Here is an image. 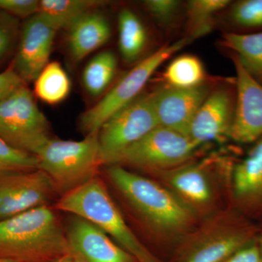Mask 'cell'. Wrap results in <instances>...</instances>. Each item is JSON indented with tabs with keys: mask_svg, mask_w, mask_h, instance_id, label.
<instances>
[{
	"mask_svg": "<svg viewBox=\"0 0 262 262\" xmlns=\"http://www.w3.org/2000/svg\"><path fill=\"white\" fill-rule=\"evenodd\" d=\"M0 262H15V261H13V260L6 259V258H0Z\"/></svg>",
	"mask_w": 262,
	"mask_h": 262,
	"instance_id": "cell-35",
	"label": "cell"
},
{
	"mask_svg": "<svg viewBox=\"0 0 262 262\" xmlns=\"http://www.w3.org/2000/svg\"><path fill=\"white\" fill-rule=\"evenodd\" d=\"M34 82V94L43 102L51 105L64 101L72 86L70 77L58 61L49 62Z\"/></svg>",
	"mask_w": 262,
	"mask_h": 262,
	"instance_id": "cell-24",
	"label": "cell"
},
{
	"mask_svg": "<svg viewBox=\"0 0 262 262\" xmlns=\"http://www.w3.org/2000/svg\"><path fill=\"white\" fill-rule=\"evenodd\" d=\"M251 243L252 235L249 231L234 229L222 232L193 246L180 262H223Z\"/></svg>",
	"mask_w": 262,
	"mask_h": 262,
	"instance_id": "cell-17",
	"label": "cell"
},
{
	"mask_svg": "<svg viewBox=\"0 0 262 262\" xmlns=\"http://www.w3.org/2000/svg\"><path fill=\"white\" fill-rule=\"evenodd\" d=\"M38 0H0V10L17 18H29L39 13Z\"/></svg>",
	"mask_w": 262,
	"mask_h": 262,
	"instance_id": "cell-30",
	"label": "cell"
},
{
	"mask_svg": "<svg viewBox=\"0 0 262 262\" xmlns=\"http://www.w3.org/2000/svg\"><path fill=\"white\" fill-rule=\"evenodd\" d=\"M217 80L192 89H176L161 84L151 91L160 126L188 136L189 127Z\"/></svg>",
	"mask_w": 262,
	"mask_h": 262,
	"instance_id": "cell-12",
	"label": "cell"
},
{
	"mask_svg": "<svg viewBox=\"0 0 262 262\" xmlns=\"http://www.w3.org/2000/svg\"><path fill=\"white\" fill-rule=\"evenodd\" d=\"M56 209L94 224L138 262H161L144 246L127 225L102 181L95 177L61 196Z\"/></svg>",
	"mask_w": 262,
	"mask_h": 262,
	"instance_id": "cell-2",
	"label": "cell"
},
{
	"mask_svg": "<svg viewBox=\"0 0 262 262\" xmlns=\"http://www.w3.org/2000/svg\"><path fill=\"white\" fill-rule=\"evenodd\" d=\"M236 105L235 80H217L198 110L188 136L198 145L229 138Z\"/></svg>",
	"mask_w": 262,
	"mask_h": 262,
	"instance_id": "cell-9",
	"label": "cell"
},
{
	"mask_svg": "<svg viewBox=\"0 0 262 262\" xmlns=\"http://www.w3.org/2000/svg\"><path fill=\"white\" fill-rule=\"evenodd\" d=\"M236 105L229 138L242 144L262 136V84L255 80L234 57Z\"/></svg>",
	"mask_w": 262,
	"mask_h": 262,
	"instance_id": "cell-13",
	"label": "cell"
},
{
	"mask_svg": "<svg viewBox=\"0 0 262 262\" xmlns=\"http://www.w3.org/2000/svg\"><path fill=\"white\" fill-rule=\"evenodd\" d=\"M199 147L189 136L160 125L125 150L117 163L144 169L174 168L187 163Z\"/></svg>",
	"mask_w": 262,
	"mask_h": 262,
	"instance_id": "cell-8",
	"label": "cell"
},
{
	"mask_svg": "<svg viewBox=\"0 0 262 262\" xmlns=\"http://www.w3.org/2000/svg\"><path fill=\"white\" fill-rule=\"evenodd\" d=\"M258 250H259L260 255H261V260H262V234L258 237L257 243Z\"/></svg>",
	"mask_w": 262,
	"mask_h": 262,
	"instance_id": "cell-34",
	"label": "cell"
},
{
	"mask_svg": "<svg viewBox=\"0 0 262 262\" xmlns=\"http://www.w3.org/2000/svg\"><path fill=\"white\" fill-rule=\"evenodd\" d=\"M57 31L39 13L24 22L20 28L18 47L12 63L24 83L34 82L49 63Z\"/></svg>",
	"mask_w": 262,
	"mask_h": 262,
	"instance_id": "cell-11",
	"label": "cell"
},
{
	"mask_svg": "<svg viewBox=\"0 0 262 262\" xmlns=\"http://www.w3.org/2000/svg\"><path fill=\"white\" fill-rule=\"evenodd\" d=\"M192 41L184 37L166 44L139 61L122 76L96 104L81 116L80 125L86 135L98 134L103 123L119 110L134 101L163 62Z\"/></svg>",
	"mask_w": 262,
	"mask_h": 262,
	"instance_id": "cell-5",
	"label": "cell"
},
{
	"mask_svg": "<svg viewBox=\"0 0 262 262\" xmlns=\"http://www.w3.org/2000/svg\"><path fill=\"white\" fill-rule=\"evenodd\" d=\"M143 4L158 25L165 29L174 27L184 9L182 2L177 0H146Z\"/></svg>",
	"mask_w": 262,
	"mask_h": 262,
	"instance_id": "cell-28",
	"label": "cell"
},
{
	"mask_svg": "<svg viewBox=\"0 0 262 262\" xmlns=\"http://www.w3.org/2000/svg\"><path fill=\"white\" fill-rule=\"evenodd\" d=\"M69 254L66 232L48 206L0 220V258L52 262Z\"/></svg>",
	"mask_w": 262,
	"mask_h": 262,
	"instance_id": "cell-1",
	"label": "cell"
},
{
	"mask_svg": "<svg viewBox=\"0 0 262 262\" xmlns=\"http://www.w3.org/2000/svg\"><path fill=\"white\" fill-rule=\"evenodd\" d=\"M118 43L120 54L127 63H134L144 54L148 33L142 20L133 10L124 8L118 15Z\"/></svg>",
	"mask_w": 262,
	"mask_h": 262,
	"instance_id": "cell-19",
	"label": "cell"
},
{
	"mask_svg": "<svg viewBox=\"0 0 262 262\" xmlns=\"http://www.w3.org/2000/svg\"><path fill=\"white\" fill-rule=\"evenodd\" d=\"M228 0H191L185 4L187 35L190 40L198 39L212 32L215 15L230 5Z\"/></svg>",
	"mask_w": 262,
	"mask_h": 262,
	"instance_id": "cell-23",
	"label": "cell"
},
{
	"mask_svg": "<svg viewBox=\"0 0 262 262\" xmlns=\"http://www.w3.org/2000/svg\"><path fill=\"white\" fill-rule=\"evenodd\" d=\"M229 19L239 28L262 27V0H241L232 4Z\"/></svg>",
	"mask_w": 262,
	"mask_h": 262,
	"instance_id": "cell-27",
	"label": "cell"
},
{
	"mask_svg": "<svg viewBox=\"0 0 262 262\" xmlns=\"http://www.w3.org/2000/svg\"><path fill=\"white\" fill-rule=\"evenodd\" d=\"M56 192L51 179L39 169L2 177L0 220L47 206Z\"/></svg>",
	"mask_w": 262,
	"mask_h": 262,
	"instance_id": "cell-10",
	"label": "cell"
},
{
	"mask_svg": "<svg viewBox=\"0 0 262 262\" xmlns=\"http://www.w3.org/2000/svg\"><path fill=\"white\" fill-rule=\"evenodd\" d=\"M160 126L151 92L142 93L119 110L98 131L102 165H115L124 151Z\"/></svg>",
	"mask_w": 262,
	"mask_h": 262,
	"instance_id": "cell-6",
	"label": "cell"
},
{
	"mask_svg": "<svg viewBox=\"0 0 262 262\" xmlns=\"http://www.w3.org/2000/svg\"><path fill=\"white\" fill-rule=\"evenodd\" d=\"M117 69V59L113 52H101L90 60L82 72V84L88 94L96 97L108 89Z\"/></svg>",
	"mask_w": 262,
	"mask_h": 262,
	"instance_id": "cell-25",
	"label": "cell"
},
{
	"mask_svg": "<svg viewBox=\"0 0 262 262\" xmlns=\"http://www.w3.org/2000/svg\"><path fill=\"white\" fill-rule=\"evenodd\" d=\"M223 262H262V260L257 244L251 243Z\"/></svg>",
	"mask_w": 262,
	"mask_h": 262,
	"instance_id": "cell-32",
	"label": "cell"
},
{
	"mask_svg": "<svg viewBox=\"0 0 262 262\" xmlns=\"http://www.w3.org/2000/svg\"><path fill=\"white\" fill-rule=\"evenodd\" d=\"M222 46L234 52V57L255 80L262 84V32L253 34L226 32Z\"/></svg>",
	"mask_w": 262,
	"mask_h": 262,
	"instance_id": "cell-18",
	"label": "cell"
},
{
	"mask_svg": "<svg viewBox=\"0 0 262 262\" xmlns=\"http://www.w3.org/2000/svg\"><path fill=\"white\" fill-rule=\"evenodd\" d=\"M67 29L69 50L75 62L104 46L112 34L107 18L97 10L82 15Z\"/></svg>",
	"mask_w": 262,
	"mask_h": 262,
	"instance_id": "cell-15",
	"label": "cell"
},
{
	"mask_svg": "<svg viewBox=\"0 0 262 262\" xmlns=\"http://www.w3.org/2000/svg\"><path fill=\"white\" fill-rule=\"evenodd\" d=\"M233 193L246 208L262 211V136L234 166Z\"/></svg>",
	"mask_w": 262,
	"mask_h": 262,
	"instance_id": "cell-16",
	"label": "cell"
},
{
	"mask_svg": "<svg viewBox=\"0 0 262 262\" xmlns=\"http://www.w3.org/2000/svg\"><path fill=\"white\" fill-rule=\"evenodd\" d=\"M107 4L103 0H41L38 13L58 30L68 29L82 15Z\"/></svg>",
	"mask_w": 262,
	"mask_h": 262,
	"instance_id": "cell-21",
	"label": "cell"
},
{
	"mask_svg": "<svg viewBox=\"0 0 262 262\" xmlns=\"http://www.w3.org/2000/svg\"><path fill=\"white\" fill-rule=\"evenodd\" d=\"M206 163L175 169L168 176L172 186L187 200L205 204L211 201L212 190L206 172Z\"/></svg>",
	"mask_w": 262,
	"mask_h": 262,
	"instance_id": "cell-20",
	"label": "cell"
},
{
	"mask_svg": "<svg viewBox=\"0 0 262 262\" xmlns=\"http://www.w3.org/2000/svg\"><path fill=\"white\" fill-rule=\"evenodd\" d=\"M0 138L34 155L50 139L47 118L27 84H20L0 101Z\"/></svg>",
	"mask_w": 262,
	"mask_h": 262,
	"instance_id": "cell-7",
	"label": "cell"
},
{
	"mask_svg": "<svg viewBox=\"0 0 262 262\" xmlns=\"http://www.w3.org/2000/svg\"><path fill=\"white\" fill-rule=\"evenodd\" d=\"M20 32L19 19L0 10V63L15 48Z\"/></svg>",
	"mask_w": 262,
	"mask_h": 262,
	"instance_id": "cell-29",
	"label": "cell"
},
{
	"mask_svg": "<svg viewBox=\"0 0 262 262\" xmlns=\"http://www.w3.org/2000/svg\"><path fill=\"white\" fill-rule=\"evenodd\" d=\"M107 174L131 206L155 228L175 232L192 222V211L187 205L153 181L119 165H110Z\"/></svg>",
	"mask_w": 262,
	"mask_h": 262,
	"instance_id": "cell-3",
	"label": "cell"
},
{
	"mask_svg": "<svg viewBox=\"0 0 262 262\" xmlns=\"http://www.w3.org/2000/svg\"><path fill=\"white\" fill-rule=\"evenodd\" d=\"M161 79L162 84L182 89L199 87L212 80L203 62L192 54L176 57L164 70Z\"/></svg>",
	"mask_w": 262,
	"mask_h": 262,
	"instance_id": "cell-22",
	"label": "cell"
},
{
	"mask_svg": "<svg viewBox=\"0 0 262 262\" xmlns=\"http://www.w3.org/2000/svg\"><path fill=\"white\" fill-rule=\"evenodd\" d=\"M39 169L37 156L17 149L0 138V178Z\"/></svg>",
	"mask_w": 262,
	"mask_h": 262,
	"instance_id": "cell-26",
	"label": "cell"
},
{
	"mask_svg": "<svg viewBox=\"0 0 262 262\" xmlns=\"http://www.w3.org/2000/svg\"><path fill=\"white\" fill-rule=\"evenodd\" d=\"M70 253L77 262H138L89 221L75 216L66 232Z\"/></svg>",
	"mask_w": 262,
	"mask_h": 262,
	"instance_id": "cell-14",
	"label": "cell"
},
{
	"mask_svg": "<svg viewBox=\"0 0 262 262\" xmlns=\"http://www.w3.org/2000/svg\"><path fill=\"white\" fill-rule=\"evenodd\" d=\"M22 83L24 82L17 75L12 65L0 72V101Z\"/></svg>",
	"mask_w": 262,
	"mask_h": 262,
	"instance_id": "cell-31",
	"label": "cell"
},
{
	"mask_svg": "<svg viewBox=\"0 0 262 262\" xmlns=\"http://www.w3.org/2000/svg\"><path fill=\"white\" fill-rule=\"evenodd\" d=\"M39 169L54 184L56 192L65 194L96 177L100 165L98 134L81 141L49 139L35 154Z\"/></svg>",
	"mask_w": 262,
	"mask_h": 262,
	"instance_id": "cell-4",
	"label": "cell"
},
{
	"mask_svg": "<svg viewBox=\"0 0 262 262\" xmlns=\"http://www.w3.org/2000/svg\"><path fill=\"white\" fill-rule=\"evenodd\" d=\"M52 262H77L75 258L72 257L70 254L67 255V256H63V257L58 258L55 261Z\"/></svg>",
	"mask_w": 262,
	"mask_h": 262,
	"instance_id": "cell-33",
	"label": "cell"
}]
</instances>
